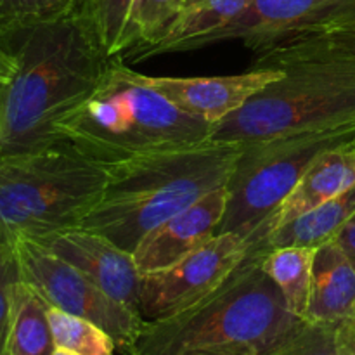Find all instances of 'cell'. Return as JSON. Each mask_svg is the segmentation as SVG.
<instances>
[{
	"label": "cell",
	"mask_w": 355,
	"mask_h": 355,
	"mask_svg": "<svg viewBox=\"0 0 355 355\" xmlns=\"http://www.w3.org/2000/svg\"><path fill=\"white\" fill-rule=\"evenodd\" d=\"M7 40H16L17 69L0 85V156L61 141L58 121L96 89L114 61L97 40L83 6Z\"/></svg>",
	"instance_id": "obj_1"
},
{
	"label": "cell",
	"mask_w": 355,
	"mask_h": 355,
	"mask_svg": "<svg viewBox=\"0 0 355 355\" xmlns=\"http://www.w3.org/2000/svg\"><path fill=\"white\" fill-rule=\"evenodd\" d=\"M304 324L262 269V253L248 248L217 290L170 318L148 321L132 355H269Z\"/></svg>",
	"instance_id": "obj_2"
},
{
	"label": "cell",
	"mask_w": 355,
	"mask_h": 355,
	"mask_svg": "<svg viewBox=\"0 0 355 355\" xmlns=\"http://www.w3.org/2000/svg\"><path fill=\"white\" fill-rule=\"evenodd\" d=\"M239 151L241 144L208 141L107 166L106 189L78 227L132 253L153 229L225 187Z\"/></svg>",
	"instance_id": "obj_3"
},
{
	"label": "cell",
	"mask_w": 355,
	"mask_h": 355,
	"mask_svg": "<svg viewBox=\"0 0 355 355\" xmlns=\"http://www.w3.org/2000/svg\"><path fill=\"white\" fill-rule=\"evenodd\" d=\"M214 125L173 106L139 71L113 61L96 89L55 125L61 141L107 166L208 142Z\"/></svg>",
	"instance_id": "obj_4"
},
{
	"label": "cell",
	"mask_w": 355,
	"mask_h": 355,
	"mask_svg": "<svg viewBox=\"0 0 355 355\" xmlns=\"http://www.w3.org/2000/svg\"><path fill=\"white\" fill-rule=\"evenodd\" d=\"M107 168L59 141L0 156V232L14 243L78 227L99 203Z\"/></svg>",
	"instance_id": "obj_5"
},
{
	"label": "cell",
	"mask_w": 355,
	"mask_h": 355,
	"mask_svg": "<svg viewBox=\"0 0 355 355\" xmlns=\"http://www.w3.org/2000/svg\"><path fill=\"white\" fill-rule=\"evenodd\" d=\"M283 76L217 123L210 141L250 144L297 134L355 130V61L284 66Z\"/></svg>",
	"instance_id": "obj_6"
},
{
	"label": "cell",
	"mask_w": 355,
	"mask_h": 355,
	"mask_svg": "<svg viewBox=\"0 0 355 355\" xmlns=\"http://www.w3.org/2000/svg\"><path fill=\"white\" fill-rule=\"evenodd\" d=\"M355 142V130L297 134L241 144L217 234L234 232L248 241L295 189L319 155Z\"/></svg>",
	"instance_id": "obj_7"
},
{
	"label": "cell",
	"mask_w": 355,
	"mask_h": 355,
	"mask_svg": "<svg viewBox=\"0 0 355 355\" xmlns=\"http://www.w3.org/2000/svg\"><path fill=\"white\" fill-rule=\"evenodd\" d=\"M21 279L30 284L49 307L92 321L116 343V350L132 355L146 321L139 312L114 300L82 270L62 260L40 243L28 238L14 241Z\"/></svg>",
	"instance_id": "obj_8"
},
{
	"label": "cell",
	"mask_w": 355,
	"mask_h": 355,
	"mask_svg": "<svg viewBox=\"0 0 355 355\" xmlns=\"http://www.w3.org/2000/svg\"><path fill=\"white\" fill-rule=\"evenodd\" d=\"M248 241L241 236L222 232L168 269L144 274L139 314L146 321H159L191 307L234 272L248 255Z\"/></svg>",
	"instance_id": "obj_9"
},
{
	"label": "cell",
	"mask_w": 355,
	"mask_h": 355,
	"mask_svg": "<svg viewBox=\"0 0 355 355\" xmlns=\"http://www.w3.org/2000/svg\"><path fill=\"white\" fill-rule=\"evenodd\" d=\"M354 12L355 0H250L234 19L211 33L187 42L177 52L241 40L255 54L267 45L319 30Z\"/></svg>",
	"instance_id": "obj_10"
},
{
	"label": "cell",
	"mask_w": 355,
	"mask_h": 355,
	"mask_svg": "<svg viewBox=\"0 0 355 355\" xmlns=\"http://www.w3.org/2000/svg\"><path fill=\"white\" fill-rule=\"evenodd\" d=\"M82 270L110 297L139 312L142 274L134 255L97 232L73 227L33 239Z\"/></svg>",
	"instance_id": "obj_11"
},
{
	"label": "cell",
	"mask_w": 355,
	"mask_h": 355,
	"mask_svg": "<svg viewBox=\"0 0 355 355\" xmlns=\"http://www.w3.org/2000/svg\"><path fill=\"white\" fill-rule=\"evenodd\" d=\"M283 69L252 68L227 76H149L139 73L142 82L165 96L173 106L215 127L238 111L259 90L283 76Z\"/></svg>",
	"instance_id": "obj_12"
},
{
	"label": "cell",
	"mask_w": 355,
	"mask_h": 355,
	"mask_svg": "<svg viewBox=\"0 0 355 355\" xmlns=\"http://www.w3.org/2000/svg\"><path fill=\"white\" fill-rule=\"evenodd\" d=\"M225 205L227 189L218 187L148 232L132 252L139 272L144 276L168 269L210 241L217 234Z\"/></svg>",
	"instance_id": "obj_13"
},
{
	"label": "cell",
	"mask_w": 355,
	"mask_h": 355,
	"mask_svg": "<svg viewBox=\"0 0 355 355\" xmlns=\"http://www.w3.org/2000/svg\"><path fill=\"white\" fill-rule=\"evenodd\" d=\"M352 187H355V142L328 149L319 155L281 207L248 239V245H253L267 232L314 210L315 207L347 193Z\"/></svg>",
	"instance_id": "obj_14"
},
{
	"label": "cell",
	"mask_w": 355,
	"mask_h": 355,
	"mask_svg": "<svg viewBox=\"0 0 355 355\" xmlns=\"http://www.w3.org/2000/svg\"><path fill=\"white\" fill-rule=\"evenodd\" d=\"M355 314V267L335 241L315 250L304 321L336 324Z\"/></svg>",
	"instance_id": "obj_15"
},
{
	"label": "cell",
	"mask_w": 355,
	"mask_h": 355,
	"mask_svg": "<svg viewBox=\"0 0 355 355\" xmlns=\"http://www.w3.org/2000/svg\"><path fill=\"white\" fill-rule=\"evenodd\" d=\"M324 59L355 61V12L319 30L267 45L255 52L252 68L281 69L295 62Z\"/></svg>",
	"instance_id": "obj_16"
},
{
	"label": "cell",
	"mask_w": 355,
	"mask_h": 355,
	"mask_svg": "<svg viewBox=\"0 0 355 355\" xmlns=\"http://www.w3.org/2000/svg\"><path fill=\"white\" fill-rule=\"evenodd\" d=\"M355 214V187L347 193L319 205L314 210L293 218L288 224L267 232L263 238L250 245V250L267 253L283 246H309L319 248L335 241L338 232Z\"/></svg>",
	"instance_id": "obj_17"
},
{
	"label": "cell",
	"mask_w": 355,
	"mask_h": 355,
	"mask_svg": "<svg viewBox=\"0 0 355 355\" xmlns=\"http://www.w3.org/2000/svg\"><path fill=\"white\" fill-rule=\"evenodd\" d=\"M250 0H184L179 14L158 44L139 52L132 61L177 52L187 42L211 33L243 12Z\"/></svg>",
	"instance_id": "obj_18"
},
{
	"label": "cell",
	"mask_w": 355,
	"mask_h": 355,
	"mask_svg": "<svg viewBox=\"0 0 355 355\" xmlns=\"http://www.w3.org/2000/svg\"><path fill=\"white\" fill-rule=\"evenodd\" d=\"M49 304L19 279L12 291L9 355H51L54 352Z\"/></svg>",
	"instance_id": "obj_19"
},
{
	"label": "cell",
	"mask_w": 355,
	"mask_h": 355,
	"mask_svg": "<svg viewBox=\"0 0 355 355\" xmlns=\"http://www.w3.org/2000/svg\"><path fill=\"white\" fill-rule=\"evenodd\" d=\"M315 250L309 246H283L262 255V269L279 288L291 314L300 319L305 318L309 307Z\"/></svg>",
	"instance_id": "obj_20"
},
{
	"label": "cell",
	"mask_w": 355,
	"mask_h": 355,
	"mask_svg": "<svg viewBox=\"0 0 355 355\" xmlns=\"http://www.w3.org/2000/svg\"><path fill=\"white\" fill-rule=\"evenodd\" d=\"M182 2L184 0H132L121 40L120 61H132L139 52L158 44L179 14Z\"/></svg>",
	"instance_id": "obj_21"
},
{
	"label": "cell",
	"mask_w": 355,
	"mask_h": 355,
	"mask_svg": "<svg viewBox=\"0 0 355 355\" xmlns=\"http://www.w3.org/2000/svg\"><path fill=\"white\" fill-rule=\"evenodd\" d=\"M83 0H0V42L82 9Z\"/></svg>",
	"instance_id": "obj_22"
},
{
	"label": "cell",
	"mask_w": 355,
	"mask_h": 355,
	"mask_svg": "<svg viewBox=\"0 0 355 355\" xmlns=\"http://www.w3.org/2000/svg\"><path fill=\"white\" fill-rule=\"evenodd\" d=\"M49 322L55 347L80 355H113L116 350L114 340L92 321L49 307Z\"/></svg>",
	"instance_id": "obj_23"
},
{
	"label": "cell",
	"mask_w": 355,
	"mask_h": 355,
	"mask_svg": "<svg viewBox=\"0 0 355 355\" xmlns=\"http://www.w3.org/2000/svg\"><path fill=\"white\" fill-rule=\"evenodd\" d=\"M132 0H83V12L104 52L120 61L121 40Z\"/></svg>",
	"instance_id": "obj_24"
},
{
	"label": "cell",
	"mask_w": 355,
	"mask_h": 355,
	"mask_svg": "<svg viewBox=\"0 0 355 355\" xmlns=\"http://www.w3.org/2000/svg\"><path fill=\"white\" fill-rule=\"evenodd\" d=\"M269 355H342L336 345V324L307 322Z\"/></svg>",
	"instance_id": "obj_25"
},
{
	"label": "cell",
	"mask_w": 355,
	"mask_h": 355,
	"mask_svg": "<svg viewBox=\"0 0 355 355\" xmlns=\"http://www.w3.org/2000/svg\"><path fill=\"white\" fill-rule=\"evenodd\" d=\"M21 279L14 243L0 236V355H9L12 291Z\"/></svg>",
	"instance_id": "obj_26"
},
{
	"label": "cell",
	"mask_w": 355,
	"mask_h": 355,
	"mask_svg": "<svg viewBox=\"0 0 355 355\" xmlns=\"http://www.w3.org/2000/svg\"><path fill=\"white\" fill-rule=\"evenodd\" d=\"M336 345L342 355H355V314L336 322Z\"/></svg>",
	"instance_id": "obj_27"
},
{
	"label": "cell",
	"mask_w": 355,
	"mask_h": 355,
	"mask_svg": "<svg viewBox=\"0 0 355 355\" xmlns=\"http://www.w3.org/2000/svg\"><path fill=\"white\" fill-rule=\"evenodd\" d=\"M336 245L342 248V252L345 253L347 259L352 262L355 267V214L349 218L345 225L342 227V231L338 232V236L335 238Z\"/></svg>",
	"instance_id": "obj_28"
},
{
	"label": "cell",
	"mask_w": 355,
	"mask_h": 355,
	"mask_svg": "<svg viewBox=\"0 0 355 355\" xmlns=\"http://www.w3.org/2000/svg\"><path fill=\"white\" fill-rule=\"evenodd\" d=\"M17 69V58L12 51L2 47L0 44V85L10 82L12 76L16 75Z\"/></svg>",
	"instance_id": "obj_29"
},
{
	"label": "cell",
	"mask_w": 355,
	"mask_h": 355,
	"mask_svg": "<svg viewBox=\"0 0 355 355\" xmlns=\"http://www.w3.org/2000/svg\"><path fill=\"white\" fill-rule=\"evenodd\" d=\"M51 355H80V354L73 352V350H68V349H62V347H55L54 352Z\"/></svg>",
	"instance_id": "obj_30"
},
{
	"label": "cell",
	"mask_w": 355,
	"mask_h": 355,
	"mask_svg": "<svg viewBox=\"0 0 355 355\" xmlns=\"http://www.w3.org/2000/svg\"><path fill=\"white\" fill-rule=\"evenodd\" d=\"M0 236H2V232H0Z\"/></svg>",
	"instance_id": "obj_31"
}]
</instances>
